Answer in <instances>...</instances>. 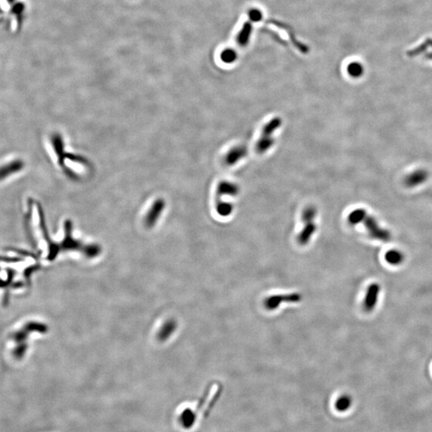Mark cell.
I'll return each instance as SVG.
<instances>
[{
	"instance_id": "obj_1",
	"label": "cell",
	"mask_w": 432,
	"mask_h": 432,
	"mask_svg": "<svg viewBox=\"0 0 432 432\" xmlns=\"http://www.w3.org/2000/svg\"><path fill=\"white\" fill-rule=\"evenodd\" d=\"M282 126V119L279 117H274L263 126L261 135L257 141L255 149L259 154H264L269 151L275 144L274 134Z\"/></svg>"
},
{
	"instance_id": "obj_2",
	"label": "cell",
	"mask_w": 432,
	"mask_h": 432,
	"mask_svg": "<svg viewBox=\"0 0 432 432\" xmlns=\"http://www.w3.org/2000/svg\"><path fill=\"white\" fill-rule=\"evenodd\" d=\"M362 222L364 223L365 228L367 229V232L372 239L387 242L392 238V234L389 230H386L379 226L377 220L374 218L373 216L367 214Z\"/></svg>"
},
{
	"instance_id": "obj_3",
	"label": "cell",
	"mask_w": 432,
	"mask_h": 432,
	"mask_svg": "<svg viewBox=\"0 0 432 432\" xmlns=\"http://www.w3.org/2000/svg\"><path fill=\"white\" fill-rule=\"evenodd\" d=\"M301 295L299 293L287 294L284 296L275 295V296H269L264 300V307L267 310L275 311L284 303L296 304L301 301Z\"/></svg>"
},
{
	"instance_id": "obj_4",
	"label": "cell",
	"mask_w": 432,
	"mask_h": 432,
	"mask_svg": "<svg viewBox=\"0 0 432 432\" xmlns=\"http://www.w3.org/2000/svg\"><path fill=\"white\" fill-rule=\"evenodd\" d=\"M380 287L379 284H373L368 287L363 301V308L366 312H371L375 309L378 303Z\"/></svg>"
},
{
	"instance_id": "obj_5",
	"label": "cell",
	"mask_w": 432,
	"mask_h": 432,
	"mask_svg": "<svg viewBox=\"0 0 432 432\" xmlns=\"http://www.w3.org/2000/svg\"><path fill=\"white\" fill-rule=\"evenodd\" d=\"M247 155V147L243 145L235 146L227 151V153L225 155L224 161L227 166L235 165L242 159H244Z\"/></svg>"
},
{
	"instance_id": "obj_6",
	"label": "cell",
	"mask_w": 432,
	"mask_h": 432,
	"mask_svg": "<svg viewBox=\"0 0 432 432\" xmlns=\"http://www.w3.org/2000/svg\"><path fill=\"white\" fill-rule=\"evenodd\" d=\"M317 230L315 220L304 222V227L298 235V243L302 246L308 244Z\"/></svg>"
},
{
	"instance_id": "obj_7",
	"label": "cell",
	"mask_w": 432,
	"mask_h": 432,
	"mask_svg": "<svg viewBox=\"0 0 432 432\" xmlns=\"http://www.w3.org/2000/svg\"><path fill=\"white\" fill-rule=\"evenodd\" d=\"M428 171L423 169L416 170L406 176L404 179V184L408 188H415L420 184H424V182L428 180Z\"/></svg>"
},
{
	"instance_id": "obj_8",
	"label": "cell",
	"mask_w": 432,
	"mask_h": 432,
	"mask_svg": "<svg viewBox=\"0 0 432 432\" xmlns=\"http://www.w3.org/2000/svg\"><path fill=\"white\" fill-rule=\"evenodd\" d=\"M239 193V186L232 182H221L217 188L218 198H222V196H235Z\"/></svg>"
},
{
	"instance_id": "obj_9",
	"label": "cell",
	"mask_w": 432,
	"mask_h": 432,
	"mask_svg": "<svg viewBox=\"0 0 432 432\" xmlns=\"http://www.w3.org/2000/svg\"><path fill=\"white\" fill-rule=\"evenodd\" d=\"M179 421H180V425L185 429L192 428L196 421V412L190 408L184 410L180 413Z\"/></svg>"
},
{
	"instance_id": "obj_10",
	"label": "cell",
	"mask_w": 432,
	"mask_h": 432,
	"mask_svg": "<svg viewBox=\"0 0 432 432\" xmlns=\"http://www.w3.org/2000/svg\"><path fill=\"white\" fill-rule=\"evenodd\" d=\"M177 327V324L176 321L174 320H167V322L164 323L161 328L159 330V334H158V338L160 341L167 340V338L171 336V334H173Z\"/></svg>"
},
{
	"instance_id": "obj_11",
	"label": "cell",
	"mask_w": 432,
	"mask_h": 432,
	"mask_svg": "<svg viewBox=\"0 0 432 432\" xmlns=\"http://www.w3.org/2000/svg\"><path fill=\"white\" fill-rule=\"evenodd\" d=\"M163 207H164V204H163L161 200L156 201L153 204V207L150 210V212H149L148 215L147 216V218H146V224L147 226H152L155 224V222L157 220L158 217H159L162 210H163Z\"/></svg>"
},
{
	"instance_id": "obj_12",
	"label": "cell",
	"mask_w": 432,
	"mask_h": 432,
	"mask_svg": "<svg viewBox=\"0 0 432 432\" xmlns=\"http://www.w3.org/2000/svg\"><path fill=\"white\" fill-rule=\"evenodd\" d=\"M233 210H234V206L231 203L222 201L218 199V201L216 203V211L219 216L222 217H228L232 214Z\"/></svg>"
},
{
	"instance_id": "obj_13",
	"label": "cell",
	"mask_w": 432,
	"mask_h": 432,
	"mask_svg": "<svg viewBox=\"0 0 432 432\" xmlns=\"http://www.w3.org/2000/svg\"><path fill=\"white\" fill-rule=\"evenodd\" d=\"M385 259L389 264L400 265L404 261V255L401 251L398 250H391L386 253Z\"/></svg>"
},
{
	"instance_id": "obj_14",
	"label": "cell",
	"mask_w": 432,
	"mask_h": 432,
	"mask_svg": "<svg viewBox=\"0 0 432 432\" xmlns=\"http://www.w3.org/2000/svg\"><path fill=\"white\" fill-rule=\"evenodd\" d=\"M367 212L364 209L358 208L349 214L347 220L351 225L359 224L363 222V218H365V216H367Z\"/></svg>"
},
{
	"instance_id": "obj_15",
	"label": "cell",
	"mask_w": 432,
	"mask_h": 432,
	"mask_svg": "<svg viewBox=\"0 0 432 432\" xmlns=\"http://www.w3.org/2000/svg\"><path fill=\"white\" fill-rule=\"evenodd\" d=\"M251 31H252L251 25L249 23H245L242 30L239 31L238 37H237V41H238L239 45L245 46L248 43Z\"/></svg>"
},
{
	"instance_id": "obj_16",
	"label": "cell",
	"mask_w": 432,
	"mask_h": 432,
	"mask_svg": "<svg viewBox=\"0 0 432 432\" xmlns=\"http://www.w3.org/2000/svg\"><path fill=\"white\" fill-rule=\"evenodd\" d=\"M347 73L352 78H359L363 76L364 68L360 63L352 62L349 63L347 68Z\"/></svg>"
},
{
	"instance_id": "obj_17",
	"label": "cell",
	"mask_w": 432,
	"mask_h": 432,
	"mask_svg": "<svg viewBox=\"0 0 432 432\" xmlns=\"http://www.w3.org/2000/svg\"><path fill=\"white\" fill-rule=\"evenodd\" d=\"M351 404H352L351 398L347 395H344V396H340L337 400L336 403H335V408L338 412H347V410L351 408Z\"/></svg>"
},
{
	"instance_id": "obj_18",
	"label": "cell",
	"mask_w": 432,
	"mask_h": 432,
	"mask_svg": "<svg viewBox=\"0 0 432 432\" xmlns=\"http://www.w3.org/2000/svg\"><path fill=\"white\" fill-rule=\"evenodd\" d=\"M220 58L221 60L223 63L230 64V63H233L236 61L238 55H237L236 51H234V49L226 48V49H224L222 51Z\"/></svg>"
},
{
	"instance_id": "obj_19",
	"label": "cell",
	"mask_w": 432,
	"mask_h": 432,
	"mask_svg": "<svg viewBox=\"0 0 432 432\" xmlns=\"http://www.w3.org/2000/svg\"><path fill=\"white\" fill-rule=\"evenodd\" d=\"M249 18H250V19H251L252 22L257 23V22H259V21L262 20V18H263V13H262L261 10H259V9H251V10L249 11Z\"/></svg>"
},
{
	"instance_id": "obj_20",
	"label": "cell",
	"mask_w": 432,
	"mask_h": 432,
	"mask_svg": "<svg viewBox=\"0 0 432 432\" xmlns=\"http://www.w3.org/2000/svg\"><path fill=\"white\" fill-rule=\"evenodd\" d=\"M7 1H8L9 2H12L14 0H7Z\"/></svg>"
}]
</instances>
